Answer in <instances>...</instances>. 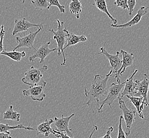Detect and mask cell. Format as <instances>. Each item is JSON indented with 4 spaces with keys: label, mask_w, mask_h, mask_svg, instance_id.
Masks as SVG:
<instances>
[{
    "label": "cell",
    "mask_w": 149,
    "mask_h": 138,
    "mask_svg": "<svg viewBox=\"0 0 149 138\" xmlns=\"http://www.w3.org/2000/svg\"><path fill=\"white\" fill-rule=\"evenodd\" d=\"M112 73L113 72L110 71L104 78L100 75H95L89 90L85 89V95L88 98L86 104L91 107L93 112L95 107L99 111L100 98L107 94L108 81Z\"/></svg>",
    "instance_id": "obj_1"
},
{
    "label": "cell",
    "mask_w": 149,
    "mask_h": 138,
    "mask_svg": "<svg viewBox=\"0 0 149 138\" xmlns=\"http://www.w3.org/2000/svg\"><path fill=\"white\" fill-rule=\"evenodd\" d=\"M57 23L58 27L56 31H54L53 29H48V31L53 34V38L57 43V51L58 56L62 55L63 57V62L61 63V66H65L66 63V59L64 51L63 50L64 46L66 43V39L69 36V32L66 28H64V22H61L59 19H57Z\"/></svg>",
    "instance_id": "obj_2"
},
{
    "label": "cell",
    "mask_w": 149,
    "mask_h": 138,
    "mask_svg": "<svg viewBox=\"0 0 149 138\" xmlns=\"http://www.w3.org/2000/svg\"><path fill=\"white\" fill-rule=\"evenodd\" d=\"M47 69V66H43L39 68L31 66L24 73V76L22 78L21 81L24 84L28 85L30 87L42 84L46 82L42 78V73Z\"/></svg>",
    "instance_id": "obj_3"
},
{
    "label": "cell",
    "mask_w": 149,
    "mask_h": 138,
    "mask_svg": "<svg viewBox=\"0 0 149 138\" xmlns=\"http://www.w3.org/2000/svg\"><path fill=\"white\" fill-rule=\"evenodd\" d=\"M126 81L120 83H112L110 86V87L108 89L107 95L106 98L102 101L99 104V113H102L103 111L102 110L104 106L106 104L109 105L110 108H112L111 105L113 104V102L120 97V93H122L123 88L124 87Z\"/></svg>",
    "instance_id": "obj_4"
},
{
    "label": "cell",
    "mask_w": 149,
    "mask_h": 138,
    "mask_svg": "<svg viewBox=\"0 0 149 138\" xmlns=\"http://www.w3.org/2000/svg\"><path fill=\"white\" fill-rule=\"evenodd\" d=\"M106 43V42H104V46L100 48L101 51L97 54L104 55V56L107 58L111 66L110 71L113 73H115V78L116 79L117 83H120L121 81L120 79H119V76L118 75L117 73L122 66V60L120 56L121 53L117 51L115 55L109 54L105 48Z\"/></svg>",
    "instance_id": "obj_5"
},
{
    "label": "cell",
    "mask_w": 149,
    "mask_h": 138,
    "mask_svg": "<svg viewBox=\"0 0 149 138\" xmlns=\"http://www.w3.org/2000/svg\"><path fill=\"white\" fill-rule=\"evenodd\" d=\"M119 100V107L123 113V118L125 122L126 136H129L131 132V127L135 121L136 111L127 108L123 99L119 97L118 98Z\"/></svg>",
    "instance_id": "obj_6"
},
{
    "label": "cell",
    "mask_w": 149,
    "mask_h": 138,
    "mask_svg": "<svg viewBox=\"0 0 149 138\" xmlns=\"http://www.w3.org/2000/svg\"><path fill=\"white\" fill-rule=\"evenodd\" d=\"M46 82L42 84L35 86H30L28 89L22 90V94L24 96H29L33 101L42 102L46 97L44 92Z\"/></svg>",
    "instance_id": "obj_7"
},
{
    "label": "cell",
    "mask_w": 149,
    "mask_h": 138,
    "mask_svg": "<svg viewBox=\"0 0 149 138\" xmlns=\"http://www.w3.org/2000/svg\"><path fill=\"white\" fill-rule=\"evenodd\" d=\"M42 30L41 28H38L35 32H30L28 35L22 37H16L15 39L18 43V45L13 48V51H16L17 49L21 47H27L35 51L36 49L33 46L35 40L38 33Z\"/></svg>",
    "instance_id": "obj_8"
},
{
    "label": "cell",
    "mask_w": 149,
    "mask_h": 138,
    "mask_svg": "<svg viewBox=\"0 0 149 138\" xmlns=\"http://www.w3.org/2000/svg\"><path fill=\"white\" fill-rule=\"evenodd\" d=\"M51 42L42 44L39 48L36 49L34 51L33 53L29 57V61L35 62H36V59L39 58L40 59V63H44L46 57H47L49 54H51L52 52H55L57 50V48L50 49L49 47V46Z\"/></svg>",
    "instance_id": "obj_9"
},
{
    "label": "cell",
    "mask_w": 149,
    "mask_h": 138,
    "mask_svg": "<svg viewBox=\"0 0 149 138\" xmlns=\"http://www.w3.org/2000/svg\"><path fill=\"white\" fill-rule=\"evenodd\" d=\"M144 78L143 80L140 81L136 80L135 81L136 85L135 90L137 95H140L141 97H143L144 105L146 106H148L149 104L148 100V93L149 89V80L148 76L146 74H144Z\"/></svg>",
    "instance_id": "obj_10"
},
{
    "label": "cell",
    "mask_w": 149,
    "mask_h": 138,
    "mask_svg": "<svg viewBox=\"0 0 149 138\" xmlns=\"http://www.w3.org/2000/svg\"><path fill=\"white\" fill-rule=\"evenodd\" d=\"M75 115L74 113L71 114L69 116L64 117V115L62 114V117H54V121L55 126L56 128V130L60 132H66L67 135H69L71 138H74L72 131V130L69 128V122L71 118L73 117Z\"/></svg>",
    "instance_id": "obj_11"
},
{
    "label": "cell",
    "mask_w": 149,
    "mask_h": 138,
    "mask_svg": "<svg viewBox=\"0 0 149 138\" xmlns=\"http://www.w3.org/2000/svg\"><path fill=\"white\" fill-rule=\"evenodd\" d=\"M33 27H38V28H41L42 29L44 28V25L42 24H33L28 21L26 18L15 19V24L13 30L12 31V35L15 36L17 33L26 31Z\"/></svg>",
    "instance_id": "obj_12"
},
{
    "label": "cell",
    "mask_w": 149,
    "mask_h": 138,
    "mask_svg": "<svg viewBox=\"0 0 149 138\" xmlns=\"http://www.w3.org/2000/svg\"><path fill=\"white\" fill-rule=\"evenodd\" d=\"M149 7H145V6H141L139 10L137 11V14L134 16L133 18L130 21H128L125 24H111V26L115 28H128L130 27L134 26L136 24H138L140 22L142 18L143 15H146L148 13V9Z\"/></svg>",
    "instance_id": "obj_13"
},
{
    "label": "cell",
    "mask_w": 149,
    "mask_h": 138,
    "mask_svg": "<svg viewBox=\"0 0 149 138\" xmlns=\"http://www.w3.org/2000/svg\"><path fill=\"white\" fill-rule=\"evenodd\" d=\"M138 72V70L136 69L134 71L133 74L132 75L130 78H128L126 80L125 84L124 86V89L122 92L120 93V97L123 99V97L124 96H134L135 94L136 93V91L135 90V83L133 81V78L135 75Z\"/></svg>",
    "instance_id": "obj_14"
},
{
    "label": "cell",
    "mask_w": 149,
    "mask_h": 138,
    "mask_svg": "<svg viewBox=\"0 0 149 138\" xmlns=\"http://www.w3.org/2000/svg\"><path fill=\"white\" fill-rule=\"evenodd\" d=\"M120 53L122 55V66L118 71V75L122 76L125 71L126 69L129 66L133 64L134 61V55L132 53H129L124 50H121Z\"/></svg>",
    "instance_id": "obj_15"
},
{
    "label": "cell",
    "mask_w": 149,
    "mask_h": 138,
    "mask_svg": "<svg viewBox=\"0 0 149 138\" xmlns=\"http://www.w3.org/2000/svg\"><path fill=\"white\" fill-rule=\"evenodd\" d=\"M54 122V120L50 118L49 120H46L44 122L40 124L36 129L38 134L43 135L46 138L48 137L51 134L55 136L56 134L53 131V128H51V124Z\"/></svg>",
    "instance_id": "obj_16"
},
{
    "label": "cell",
    "mask_w": 149,
    "mask_h": 138,
    "mask_svg": "<svg viewBox=\"0 0 149 138\" xmlns=\"http://www.w3.org/2000/svg\"><path fill=\"white\" fill-rule=\"evenodd\" d=\"M126 97L130 99L131 102L134 105L136 109V111L139 114V116L142 119L146 120L143 114V111L144 109V102L143 101L142 97H135V96H126Z\"/></svg>",
    "instance_id": "obj_17"
},
{
    "label": "cell",
    "mask_w": 149,
    "mask_h": 138,
    "mask_svg": "<svg viewBox=\"0 0 149 138\" xmlns=\"http://www.w3.org/2000/svg\"><path fill=\"white\" fill-rule=\"evenodd\" d=\"M88 40V38L84 35L78 36L75 35L74 33H69V36L67 38V44L64 47L63 50L73 45H77L78 43L81 42H85Z\"/></svg>",
    "instance_id": "obj_18"
},
{
    "label": "cell",
    "mask_w": 149,
    "mask_h": 138,
    "mask_svg": "<svg viewBox=\"0 0 149 138\" xmlns=\"http://www.w3.org/2000/svg\"><path fill=\"white\" fill-rule=\"evenodd\" d=\"M95 4L94 5L95 6L96 8L99 9L102 12H104L106 14V15L108 16V17L110 18V20L113 22V24H117V20L115 18H113L112 15H110V13L108 10L107 3L106 0H94Z\"/></svg>",
    "instance_id": "obj_19"
},
{
    "label": "cell",
    "mask_w": 149,
    "mask_h": 138,
    "mask_svg": "<svg viewBox=\"0 0 149 138\" xmlns=\"http://www.w3.org/2000/svg\"><path fill=\"white\" fill-rule=\"evenodd\" d=\"M83 7L79 0H71L69 4V11L74 15L77 19H80V15L82 11Z\"/></svg>",
    "instance_id": "obj_20"
},
{
    "label": "cell",
    "mask_w": 149,
    "mask_h": 138,
    "mask_svg": "<svg viewBox=\"0 0 149 138\" xmlns=\"http://www.w3.org/2000/svg\"><path fill=\"white\" fill-rule=\"evenodd\" d=\"M20 118V114L13 110V106L10 105L9 108L3 114V120H12L19 122Z\"/></svg>",
    "instance_id": "obj_21"
},
{
    "label": "cell",
    "mask_w": 149,
    "mask_h": 138,
    "mask_svg": "<svg viewBox=\"0 0 149 138\" xmlns=\"http://www.w3.org/2000/svg\"><path fill=\"white\" fill-rule=\"evenodd\" d=\"M15 129H24L28 131L34 130L35 129L31 128L30 125L28 126H24L23 124H18L15 126L9 125L8 124L0 123V132H9V130Z\"/></svg>",
    "instance_id": "obj_22"
},
{
    "label": "cell",
    "mask_w": 149,
    "mask_h": 138,
    "mask_svg": "<svg viewBox=\"0 0 149 138\" xmlns=\"http://www.w3.org/2000/svg\"><path fill=\"white\" fill-rule=\"evenodd\" d=\"M1 55L6 56L13 60L16 62H20L22 59L26 56V53L24 51L20 52H6L4 51L1 53Z\"/></svg>",
    "instance_id": "obj_23"
},
{
    "label": "cell",
    "mask_w": 149,
    "mask_h": 138,
    "mask_svg": "<svg viewBox=\"0 0 149 138\" xmlns=\"http://www.w3.org/2000/svg\"><path fill=\"white\" fill-rule=\"evenodd\" d=\"M33 6L38 10H49V0H31Z\"/></svg>",
    "instance_id": "obj_24"
},
{
    "label": "cell",
    "mask_w": 149,
    "mask_h": 138,
    "mask_svg": "<svg viewBox=\"0 0 149 138\" xmlns=\"http://www.w3.org/2000/svg\"><path fill=\"white\" fill-rule=\"evenodd\" d=\"M49 9H50L51 6H56L59 9L60 12L62 13H65V6L63 5H61L59 2L58 0H49Z\"/></svg>",
    "instance_id": "obj_25"
},
{
    "label": "cell",
    "mask_w": 149,
    "mask_h": 138,
    "mask_svg": "<svg viewBox=\"0 0 149 138\" xmlns=\"http://www.w3.org/2000/svg\"><path fill=\"white\" fill-rule=\"evenodd\" d=\"M123 116L121 115L119 117L117 138H126L125 133L123 129Z\"/></svg>",
    "instance_id": "obj_26"
},
{
    "label": "cell",
    "mask_w": 149,
    "mask_h": 138,
    "mask_svg": "<svg viewBox=\"0 0 149 138\" xmlns=\"http://www.w3.org/2000/svg\"><path fill=\"white\" fill-rule=\"evenodd\" d=\"M128 0H115L114 4L116 5L117 7L121 8L124 10L127 9L128 10Z\"/></svg>",
    "instance_id": "obj_27"
},
{
    "label": "cell",
    "mask_w": 149,
    "mask_h": 138,
    "mask_svg": "<svg viewBox=\"0 0 149 138\" xmlns=\"http://www.w3.org/2000/svg\"><path fill=\"white\" fill-rule=\"evenodd\" d=\"M127 4L128 6V14L130 15H132L134 11L135 6H136V0H128Z\"/></svg>",
    "instance_id": "obj_28"
},
{
    "label": "cell",
    "mask_w": 149,
    "mask_h": 138,
    "mask_svg": "<svg viewBox=\"0 0 149 138\" xmlns=\"http://www.w3.org/2000/svg\"><path fill=\"white\" fill-rule=\"evenodd\" d=\"M53 131L54 133L56 134L55 137L57 138H71L70 137H69V135L64 134L63 132H60V131H57L55 129L53 128Z\"/></svg>",
    "instance_id": "obj_29"
},
{
    "label": "cell",
    "mask_w": 149,
    "mask_h": 138,
    "mask_svg": "<svg viewBox=\"0 0 149 138\" xmlns=\"http://www.w3.org/2000/svg\"><path fill=\"white\" fill-rule=\"evenodd\" d=\"M113 126H110L109 128H108L107 132L106 133L105 135L100 138H111V133L113 132Z\"/></svg>",
    "instance_id": "obj_30"
},
{
    "label": "cell",
    "mask_w": 149,
    "mask_h": 138,
    "mask_svg": "<svg viewBox=\"0 0 149 138\" xmlns=\"http://www.w3.org/2000/svg\"><path fill=\"white\" fill-rule=\"evenodd\" d=\"M0 138H12L10 136V132H0Z\"/></svg>",
    "instance_id": "obj_31"
},
{
    "label": "cell",
    "mask_w": 149,
    "mask_h": 138,
    "mask_svg": "<svg viewBox=\"0 0 149 138\" xmlns=\"http://www.w3.org/2000/svg\"><path fill=\"white\" fill-rule=\"evenodd\" d=\"M4 35H5V33H3L1 40V42H0V54H1L3 52L5 51V49L4 48V46H3V40H4Z\"/></svg>",
    "instance_id": "obj_32"
},
{
    "label": "cell",
    "mask_w": 149,
    "mask_h": 138,
    "mask_svg": "<svg viewBox=\"0 0 149 138\" xmlns=\"http://www.w3.org/2000/svg\"><path fill=\"white\" fill-rule=\"evenodd\" d=\"M4 25L2 24L1 26V31H0V42H1V38H2V37L3 33H5V32H6L4 31Z\"/></svg>",
    "instance_id": "obj_33"
},
{
    "label": "cell",
    "mask_w": 149,
    "mask_h": 138,
    "mask_svg": "<svg viewBox=\"0 0 149 138\" xmlns=\"http://www.w3.org/2000/svg\"><path fill=\"white\" fill-rule=\"evenodd\" d=\"M25 1H26V0H22V4H24V2H25Z\"/></svg>",
    "instance_id": "obj_34"
}]
</instances>
